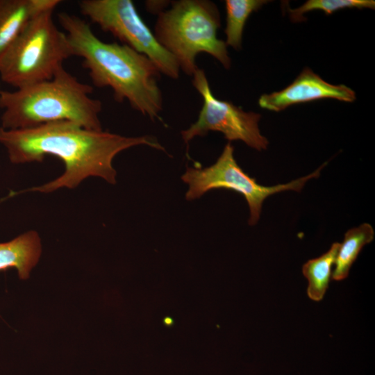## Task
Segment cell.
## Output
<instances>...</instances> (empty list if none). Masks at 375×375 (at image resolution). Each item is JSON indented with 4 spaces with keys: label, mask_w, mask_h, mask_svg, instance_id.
I'll list each match as a JSON object with an SVG mask.
<instances>
[{
    "label": "cell",
    "mask_w": 375,
    "mask_h": 375,
    "mask_svg": "<svg viewBox=\"0 0 375 375\" xmlns=\"http://www.w3.org/2000/svg\"><path fill=\"white\" fill-rule=\"evenodd\" d=\"M0 144L13 164L42 162L45 156L61 160L65 171L56 179L23 192L49 193L62 188L73 189L90 176L116 183L114 158L121 151L138 145H147L165 151L158 140L149 135L124 136L108 131H94L69 122L60 121L23 129L0 127Z\"/></svg>",
    "instance_id": "1"
},
{
    "label": "cell",
    "mask_w": 375,
    "mask_h": 375,
    "mask_svg": "<svg viewBox=\"0 0 375 375\" xmlns=\"http://www.w3.org/2000/svg\"><path fill=\"white\" fill-rule=\"evenodd\" d=\"M58 19L73 56L83 59L94 85L110 88L117 102L127 100L132 108L151 120L160 119L162 96L158 80L161 73L150 59L126 44L101 40L75 15L61 12Z\"/></svg>",
    "instance_id": "2"
},
{
    "label": "cell",
    "mask_w": 375,
    "mask_h": 375,
    "mask_svg": "<svg viewBox=\"0 0 375 375\" xmlns=\"http://www.w3.org/2000/svg\"><path fill=\"white\" fill-rule=\"evenodd\" d=\"M92 92V85L79 81L62 66L49 80L13 91L0 90V127L23 129L69 121L102 131V103L90 97Z\"/></svg>",
    "instance_id": "3"
},
{
    "label": "cell",
    "mask_w": 375,
    "mask_h": 375,
    "mask_svg": "<svg viewBox=\"0 0 375 375\" xmlns=\"http://www.w3.org/2000/svg\"><path fill=\"white\" fill-rule=\"evenodd\" d=\"M220 16L208 0H178L158 15L154 35L177 60L180 69L192 76L198 67L196 57L206 53L228 69L231 61L226 42L217 38Z\"/></svg>",
    "instance_id": "4"
},
{
    "label": "cell",
    "mask_w": 375,
    "mask_h": 375,
    "mask_svg": "<svg viewBox=\"0 0 375 375\" xmlns=\"http://www.w3.org/2000/svg\"><path fill=\"white\" fill-rule=\"evenodd\" d=\"M53 10L35 17L0 60L1 80L15 89L49 80L73 56L65 33L58 28Z\"/></svg>",
    "instance_id": "5"
},
{
    "label": "cell",
    "mask_w": 375,
    "mask_h": 375,
    "mask_svg": "<svg viewBox=\"0 0 375 375\" xmlns=\"http://www.w3.org/2000/svg\"><path fill=\"white\" fill-rule=\"evenodd\" d=\"M234 148L228 142L217 161L205 168L188 167L182 175V181L188 184L185 198L188 201L200 198L207 192L219 188L232 190L244 196L249 208V224L258 222L263 201L269 196L285 190L299 192L310 178L319 176L326 163L310 174L290 183L273 186H264L248 175L237 163Z\"/></svg>",
    "instance_id": "6"
},
{
    "label": "cell",
    "mask_w": 375,
    "mask_h": 375,
    "mask_svg": "<svg viewBox=\"0 0 375 375\" xmlns=\"http://www.w3.org/2000/svg\"><path fill=\"white\" fill-rule=\"evenodd\" d=\"M83 15L135 51L146 56L161 74L177 79L180 67L176 58L158 41L131 0H82Z\"/></svg>",
    "instance_id": "7"
},
{
    "label": "cell",
    "mask_w": 375,
    "mask_h": 375,
    "mask_svg": "<svg viewBox=\"0 0 375 375\" xmlns=\"http://www.w3.org/2000/svg\"><path fill=\"white\" fill-rule=\"evenodd\" d=\"M192 85L203 99L197 121L181 131L185 143L209 131L224 134L229 142L241 140L258 151L266 149L268 140L258 128L259 113L246 112L231 102L219 100L212 94L205 72L198 68L192 75Z\"/></svg>",
    "instance_id": "8"
},
{
    "label": "cell",
    "mask_w": 375,
    "mask_h": 375,
    "mask_svg": "<svg viewBox=\"0 0 375 375\" xmlns=\"http://www.w3.org/2000/svg\"><path fill=\"white\" fill-rule=\"evenodd\" d=\"M322 99H334L353 102L356 92L344 85H333L322 79L310 69L305 68L297 78L282 90L264 94L258 99L259 106L279 112L292 105Z\"/></svg>",
    "instance_id": "9"
},
{
    "label": "cell",
    "mask_w": 375,
    "mask_h": 375,
    "mask_svg": "<svg viewBox=\"0 0 375 375\" xmlns=\"http://www.w3.org/2000/svg\"><path fill=\"white\" fill-rule=\"evenodd\" d=\"M60 0H0V60L28 23L41 12L55 10Z\"/></svg>",
    "instance_id": "10"
},
{
    "label": "cell",
    "mask_w": 375,
    "mask_h": 375,
    "mask_svg": "<svg viewBox=\"0 0 375 375\" xmlns=\"http://www.w3.org/2000/svg\"><path fill=\"white\" fill-rule=\"evenodd\" d=\"M42 253V243L35 231H28L0 243V272L15 268L20 279H27Z\"/></svg>",
    "instance_id": "11"
},
{
    "label": "cell",
    "mask_w": 375,
    "mask_h": 375,
    "mask_svg": "<svg viewBox=\"0 0 375 375\" xmlns=\"http://www.w3.org/2000/svg\"><path fill=\"white\" fill-rule=\"evenodd\" d=\"M374 237V228L368 223L362 224L346 232L342 243H340L335 260V269L331 275L333 280L342 281L348 276L362 247L370 243Z\"/></svg>",
    "instance_id": "12"
},
{
    "label": "cell",
    "mask_w": 375,
    "mask_h": 375,
    "mask_svg": "<svg viewBox=\"0 0 375 375\" xmlns=\"http://www.w3.org/2000/svg\"><path fill=\"white\" fill-rule=\"evenodd\" d=\"M340 243H333L330 249L318 258L309 260L302 267V272L308 281L307 294L315 301L323 298L328 288Z\"/></svg>",
    "instance_id": "13"
},
{
    "label": "cell",
    "mask_w": 375,
    "mask_h": 375,
    "mask_svg": "<svg viewBox=\"0 0 375 375\" xmlns=\"http://www.w3.org/2000/svg\"><path fill=\"white\" fill-rule=\"evenodd\" d=\"M268 1L265 0H226V34L227 46L235 50L242 47L244 25L253 12L259 10Z\"/></svg>",
    "instance_id": "14"
},
{
    "label": "cell",
    "mask_w": 375,
    "mask_h": 375,
    "mask_svg": "<svg viewBox=\"0 0 375 375\" xmlns=\"http://www.w3.org/2000/svg\"><path fill=\"white\" fill-rule=\"evenodd\" d=\"M374 0H308L300 7L288 8L290 19L293 22H301L306 18L303 15L312 10H322L326 15L344 8L374 9Z\"/></svg>",
    "instance_id": "15"
},
{
    "label": "cell",
    "mask_w": 375,
    "mask_h": 375,
    "mask_svg": "<svg viewBox=\"0 0 375 375\" xmlns=\"http://www.w3.org/2000/svg\"><path fill=\"white\" fill-rule=\"evenodd\" d=\"M168 1H149L146 3L147 8L152 13H157L158 15L164 11V8L167 7Z\"/></svg>",
    "instance_id": "16"
},
{
    "label": "cell",
    "mask_w": 375,
    "mask_h": 375,
    "mask_svg": "<svg viewBox=\"0 0 375 375\" xmlns=\"http://www.w3.org/2000/svg\"></svg>",
    "instance_id": "17"
}]
</instances>
